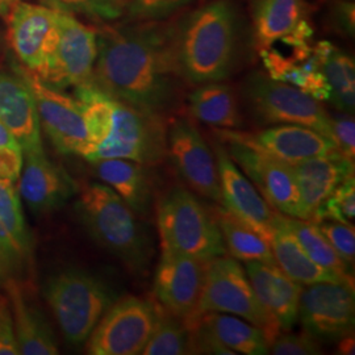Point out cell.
I'll use <instances>...</instances> for the list:
<instances>
[{
  "label": "cell",
  "mask_w": 355,
  "mask_h": 355,
  "mask_svg": "<svg viewBox=\"0 0 355 355\" xmlns=\"http://www.w3.org/2000/svg\"><path fill=\"white\" fill-rule=\"evenodd\" d=\"M292 168L299 192L297 218L311 221L331 192L346 178L354 175V161L337 150L330 155L293 164Z\"/></svg>",
  "instance_id": "cell-21"
},
{
  "label": "cell",
  "mask_w": 355,
  "mask_h": 355,
  "mask_svg": "<svg viewBox=\"0 0 355 355\" xmlns=\"http://www.w3.org/2000/svg\"><path fill=\"white\" fill-rule=\"evenodd\" d=\"M280 223L290 229L293 236L297 239L305 253L309 258L324 268L331 270L340 275L353 278L352 267L349 266L337 252L331 248L328 240L324 237L318 224L309 220H302L280 214Z\"/></svg>",
  "instance_id": "cell-32"
},
{
  "label": "cell",
  "mask_w": 355,
  "mask_h": 355,
  "mask_svg": "<svg viewBox=\"0 0 355 355\" xmlns=\"http://www.w3.org/2000/svg\"><path fill=\"white\" fill-rule=\"evenodd\" d=\"M214 216L221 232L227 253L234 259L243 263L253 261L275 263L268 242L258 232L233 215L225 207H216Z\"/></svg>",
  "instance_id": "cell-30"
},
{
  "label": "cell",
  "mask_w": 355,
  "mask_h": 355,
  "mask_svg": "<svg viewBox=\"0 0 355 355\" xmlns=\"http://www.w3.org/2000/svg\"><path fill=\"white\" fill-rule=\"evenodd\" d=\"M96 177L139 216H148L154 202V179L150 166L124 158H104L89 162Z\"/></svg>",
  "instance_id": "cell-24"
},
{
  "label": "cell",
  "mask_w": 355,
  "mask_h": 355,
  "mask_svg": "<svg viewBox=\"0 0 355 355\" xmlns=\"http://www.w3.org/2000/svg\"><path fill=\"white\" fill-rule=\"evenodd\" d=\"M215 133L218 141H233L291 165L338 150L321 133L296 124H275L258 132L216 128Z\"/></svg>",
  "instance_id": "cell-15"
},
{
  "label": "cell",
  "mask_w": 355,
  "mask_h": 355,
  "mask_svg": "<svg viewBox=\"0 0 355 355\" xmlns=\"http://www.w3.org/2000/svg\"><path fill=\"white\" fill-rule=\"evenodd\" d=\"M167 157L191 190L221 205L215 153L189 119L167 125Z\"/></svg>",
  "instance_id": "cell-14"
},
{
  "label": "cell",
  "mask_w": 355,
  "mask_h": 355,
  "mask_svg": "<svg viewBox=\"0 0 355 355\" xmlns=\"http://www.w3.org/2000/svg\"><path fill=\"white\" fill-rule=\"evenodd\" d=\"M13 70L23 76L32 91L41 129H44L57 152L80 157L87 146V132L79 101L64 94V89L42 82L21 64H13Z\"/></svg>",
  "instance_id": "cell-11"
},
{
  "label": "cell",
  "mask_w": 355,
  "mask_h": 355,
  "mask_svg": "<svg viewBox=\"0 0 355 355\" xmlns=\"http://www.w3.org/2000/svg\"><path fill=\"white\" fill-rule=\"evenodd\" d=\"M270 353L275 355H318L324 352L318 340L303 330V333H279L270 343Z\"/></svg>",
  "instance_id": "cell-37"
},
{
  "label": "cell",
  "mask_w": 355,
  "mask_h": 355,
  "mask_svg": "<svg viewBox=\"0 0 355 355\" xmlns=\"http://www.w3.org/2000/svg\"><path fill=\"white\" fill-rule=\"evenodd\" d=\"M19 178V192L35 215L60 209L79 191L76 179L51 162L44 150L26 152Z\"/></svg>",
  "instance_id": "cell-20"
},
{
  "label": "cell",
  "mask_w": 355,
  "mask_h": 355,
  "mask_svg": "<svg viewBox=\"0 0 355 355\" xmlns=\"http://www.w3.org/2000/svg\"><path fill=\"white\" fill-rule=\"evenodd\" d=\"M318 225L331 248L353 268L355 261L354 225L337 221H321Z\"/></svg>",
  "instance_id": "cell-36"
},
{
  "label": "cell",
  "mask_w": 355,
  "mask_h": 355,
  "mask_svg": "<svg viewBox=\"0 0 355 355\" xmlns=\"http://www.w3.org/2000/svg\"><path fill=\"white\" fill-rule=\"evenodd\" d=\"M305 333L318 343H337L354 331V286L315 283L302 287L299 320Z\"/></svg>",
  "instance_id": "cell-12"
},
{
  "label": "cell",
  "mask_w": 355,
  "mask_h": 355,
  "mask_svg": "<svg viewBox=\"0 0 355 355\" xmlns=\"http://www.w3.org/2000/svg\"><path fill=\"white\" fill-rule=\"evenodd\" d=\"M312 55L316 58L329 85L328 102L343 114H353L355 107L354 60L329 41H320L312 46Z\"/></svg>",
  "instance_id": "cell-29"
},
{
  "label": "cell",
  "mask_w": 355,
  "mask_h": 355,
  "mask_svg": "<svg viewBox=\"0 0 355 355\" xmlns=\"http://www.w3.org/2000/svg\"><path fill=\"white\" fill-rule=\"evenodd\" d=\"M331 141L338 152L346 158L354 161L355 157V121L349 114L338 117H331Z\"/></svg>",
  "instance_id": "cell-38"
},
{
  "label": "cell",
  "mask_w": 355,
  "mask_h": 355,
  "mask_svg": "<svg viewBox=\"0 0 355 355\" xmlns=\"http://www.w3.org/2000/svg\"><path fill=\"white\" fill-rule=\"evenodd\" d=\"M157 305L127 296L119 297L89 334L87 353L91 355L142 354L152 336Z\"/></svg>",
  "instance_id": "cell-10"
},
{
  "label": "cell",
  "mask_w": 355,
  "mask_h": 355,
  "mask_svg": "<svg viewBox=\"0 0 355 355\" xmlns=\"http://www.w3.org/2000/svg\"><path fill=\"white\" fill-rule=\"evenodd\" d=\"M175 54L179 73L189 85L228 79L239 54V16L233 3L215 0L177 21Z\"/></svg>",
  "instance_id": "cell-2"
},
{
  "label": "cell",
  "mask_w": 355,
  "mask_h": 355,
  "mask_svg": "<svg viewBox=\"0 0 355 355\" xmlns=\"http://www.w3.org/2000/svg\"><path fill=\"white\" fill-rule=\"evenodd\" d=\"M157 223L162 250L202 261L227 255L215 216L191 191L175 186L157 204Z\"/></svg>",
  "instance_id": "cell-5"
},
{
  "label": "cell",
  "mask_w": 355,
  "mask_h": 355,
  "mask_svg": "<svg viewBox=\"0 0 355 355\" xmlns=\"http://www.w3.org/2000/svg\"><path fill=\"white\" fill-rule=\"evenodd\" d=\"M78 193L76 214L89 237L132 272L145 274L154 249L139 215L104 183H89Z\"/></svg>",
  "instance_id": "cell-3"
},
{
  "label": "cell",
  "mask_w": 355,
  "mask_h": 355,
  "mask_svg": "<svg viewBox=\"0 0 355 355\" xmlns=\"http://www.w3.org/2000/svg\"><path fill=\"white\" fill-rule=\"evenodd\" d=\"M20 354L15 337L12 311L7 293L0 290V355Z\"/></svg>",
  "instance_id": "cell-39"
},
{
  "label": "cell",
  "mask_w": 355,
  "mask_h": 355,
  "mask_svg": "<svg viewBox=\"0 0 355 355\" xmlns=\"http://www.w3.org/2000/svg\"><path fill=\"white\" fill-rule=\"evenodd\" d=\"M24 154L20 146H0V180L15 186L23 170Z\"/></svg>",
  "instance_id": "cell-41"
},
{
  "label": "cell",
  "mask_w": 355,
  "mask_h": 355,
  "mask_svg": "<svg viewBox=\"0 0 355 355\" xmlns=\"http://www.w3.org/2000/svg\"><path fill=\"white\" fill-rule=\"evenodd\" d=\"M167 125L165 116L139 110L112 98L110 132L85 159L91 162L124 158L150 167L161 165L167 157Z\"/></svg>",
  "instance_id": "cell-8"
},
{
  "label": "cell",
  "mask_w": 355,
  "mask_h": 355,
  "mask_svg": "<svg viewBox=\"0 0 355 355\" xmlns=\"http://www.w3.org/2000/svg\"><path fill=\"white\" fill-rule=\"evenodd\" d=\"M199 320L236 354H270V343L263 330L246 320L221 312H207Z\"/></svg>",
  "instance_id": "cell-31"
},
{
  "label": "cell",
  "mask_w": 355,
  "mask_h": 355,
  "mask_svg": "<svg viewBox=\"0 0 355 355\" xmlns=\"http://www.w3.org/2000/svg\"><path fill=\"white\" fill-rule=\"evenodd\" d=\"M91 83L139 110L170 116L182 104L175 54L177 21L133 19L101 24Z\"/></svg>",
  "instance_id": "cell-1"
},
{
  "label": "cell",
  "mask_w": 355,
  "mask_h": 355,
  "mask_svg": "<svg viewBox=\"0 0 355 355\" xmlns=\"http://www.w3.org/2000/svg\"><path fill=\"white\" fill-rule=\"evenodd\" d=\"M214 153L221 191V205L268 242L278 212L266 203L218 140L214 144Z\"/></svg>",
  "instance_id": "cell-19"
},
{
  "label": "cell",
  "mask_w": 355,
  "mask_h": 355,
  "mask_svg": "<svg viewBox=\"0 0 355 355\" xmlns=\"http://www.w3.org/2000/svg\"><path fill=\"white\" fill-rule=\"evenodd\" d=\"M220 142L274 211L297 218L299 192L291 164L233 141Z\"/></svg>",
  "instance_id": "cell-16"
},
{
  "label": "cell",
  "mask_w": 355,
  "mask_h": 355,
  "mask_svg": "<svg viewBox=\"0 0 355 355\" xmlns=\"http://www.w3.org/2000/svg\"><path fill=\"white\" fill-rule=\"evenodd\" d=\"M331 26L346 37H354V0H334L329 11Z\"/></svg>",
  "instance_id": "cell-40"
},
{
  "label": "cell",
  "mask_w": 355,
  "mask_h": 355,
  "mask_svg": "<svg viewBox=\"0 0 355 355\" xmlns=\"http://www.w3.org/2000/svg\"><path fill=\"white\" fill-rule=\"evenodd\" d=\"M279 216L278 214L275 218L268 245L275 263L287 277L302 286L315 283H347L354 286V278L343 277L313 262L291 230L280 223Z\"/></svg>",
  "instance_id": "cell-26"
},
{
  "label": "cell",
  "mask_w": 355,
  "mask_h": 355,
  "mask_svg": "<svg viewBox=\"0 0 355 355\" xmlns=\"http://www.w3.org/2000/svg\"><path fill=\"white\" fill-rule=\"evenodd\" d=\"M20 0H0V16L7 19L10 13L12 11L13 7L19 3Z\"/></svg>",
  "instance_id": "cell-44"
},
{
  "label": "cell",
  "mask_w": 355,
  "mask_h": 355,
  "mask_svg": "<svg viewBox=\"0 0 355 355\" xmlns=\"http://www.w3.org/2000/svg\"><path fill=\"white\" fill-rule=\"evenodd\" d=\"M245 271L258 302L282 330H291L299 320L302 284L287 277L277 263L246 262Z\"/></svg>",
  "instance_id": "cell-23"
},
{
  "label": "cell",
  "mask_w": 355,
  "mask_h": 355,
  "mask_svg": "<svg viewBox=\"0 0 355 355\" xmlns=\"http://www.w3.org/2000/svg\"><path fill=\"white\" fill-rule=\"evenodd\" d=\"M306 0H252L255 45L263 51L306 23Z\"/></svg>",
  "instance_id": "cell-27"
},
{
  "label": "cell",
  "mask_w": 355,
  "mask_h": 355,
  "mask_svg": "<svg viewBox=\"0 0 355 355\" xmlns=\"http://www.w3.org/2000/svg\"><path fill=\"white\" fill-rule=\"evenodd\" d=\"M355 217L354 175L346 178L343 183L331 192L329 198L318 209L311 221H337L353 224Z\"/></svg>",
  "instance_id": "cell-35"
},
{
  "label": "cell",
  "mask_w": 355,
  "mask_h": 355,
  "mask_svg": "<svg viewBox=\"0 0 355 355\" xmlns=\"http://www.w3.org/2000/svg\"><path fill=\"white\" fill-rule=\"evenodd\" d=\"M0 123L19 141L23 153L44 150L35 96L16 71L0 70Z\"/></svg>",
  "instance_id": "cell-22"
},
{
  "label": "cell",
  "mask_w": 355,
  "mask_h": 355,
  "mask_svg": "<svg viewBox=\"0 0 355 355\" xmlns=\"http://www.w3.org/2000/svg\"><path fill=\"white\" fill-rule=\"evenodd\" d=\"M337 354L341 355H354L355 354V338L354 334L350 333L347 336L338 340V346H337Z\"/></svg>",
  "instance_id": "cell-42"
},
{
  "label": "cell",
  "mask_w": 355,
  "mask_h": 355,
  "mask_svg": "<svg viewBox=\"0 0 355 355\" xmlns=\"http://www.w3.org/2000/svg\"><path fill=\"white\" fill-rule=\"evenodd\" d=\"M10 42L20 64L38 76L51 55L58 31V12L20 0L7 17Z\"/></svg>",
  "instance_id": "cell-18"
},
{
  "label": "cell",
  "mask_w": 355,
  "mask_h": 355,
  "mask_svg": "<svg viewBox=\"0 0 355 355\" xmlns=\"http://www.w3.org/2000/svg\"><path fill=\"white\" fill-rule=\"evenodd\" d=\"M98 55V31L76 16L58 12V31L51 55L38 78L64 89L87 85Z\"/></svg>",
  "instance_id": "cell-9"
},
{
  "label": "cell",
  "mask_w": 355,
  "mask_h": 355,
  "mask_svg": "<svg viewBox=\"0 0 355 355\" xmlns=\"http://www.w3.org/2000/svg\"><path fill=\"white\" fill-rule=\"evenodd\" d=\"M35 240L15 186L0 180V290L11 283L31 284Z\"/></svg>",
  "instance_id": "cell-13"
},
{
  "label": "cell",
  "mask_w": 355,
  "mask_h": 355,
  "mask_svg": "<svg viewBox=\"0 0 355 355\" xmlns=\"http://www.w3.org/2000/svg\"><path fill=\"white\" fill-rule=\"evenodd\" d=\"M241 99L248 112L262 125H303L331 141V116L320 101L295 86L253 71L242 82Z\"/></svg>",
  "instance_id": "cell-6"
},
{
  "label": "cell",
  "mask_w": 355,
  "mask_h": 355,
  "mask_svg": "<svg viewBox=\"0 0 355 355\" xmlns=\"http://www.w3.org/2000/svg\"><path fill=\"white\" fill-rule=\"evenodd\" d=\"M0 146H20L12 133L0 123ZM21 148V146H20Z\"/></svg>",
  "instance_id": "cell-43"
},
{
  "label": "cell",
  "mask_w": 355,
  "mask_h": 355,
  "mask_svg": "<svg viewBox=\"0 0 355 355\" xmlns=\"http://www.w3.org/2000/svg\"><path fill=\"white\" fill-rule=\"evenodd\" d=\"M191 116L202 123L220 129L243 127L240 101L227 83L212 82L199 85L187 96Z\"/></svg>",
  "instance_id": "cell-28"
},
{
  "label": "cell",
  "mask_w": 355,
  "mask_h": 355,
  "mask_svg": "<svg viewBox=\"0 0 355 355\" xmlns=\"http://www.w3.org/2000/svg\"><path fill=\"white\" fill-rule=\"evenodd\" d=\"M205 263L193 257L162 250L154 275V295L167 312L190 325L203 291Z\"/></svg>",
  "instance_id": "cell-17"
},
{
  "label": "cell",
  "mask_w": 355,
  "mask_h": 355,
  "mask_svg": "<svg viewBox=\"0 0 355 355\" xmlns=\"http://www.w3.org/2000/svg\"><path fill=\"white\" fill-rule=\"evenodd\" d=\"M207 312L229 313L249 321L263 330L268 343L282 331L258 302L245 268L233 257L220 255L207 261L202 296L195 318L187 327Z\"/></svg>",
  "instance_id": "cell-7"
},
{
  "label": "cell",
  "mask_w": 355,
  "mask_h": 355,
  "mask_svg": "<svg viewBox=\"0 0 355 355\" xmlns=\"http://www.w3.org/2000/svg\"><path fill=\"white\" fill-rule=\"evenodd\" d=\"M145 355L190 354V329L165 308L157 306L152 336L142 350Z\"/></svg>",
  "instance_id": "cell-33"
},
{
  "label": "cell",
  "mask_w": 355,
  "mask_h": 355,
  "mask_svg": "<svg viewBox=\"0 0 355 355\" xmlns=\"http://www.w3.org/2000/svg\"><path fill=\"white\" fill-rule=\"evenodd\" d=\"M3 291L7 293L11 305L15 337L20 354H58V343L51 322L37 305L26 297V284L15 282Z\"/></svg>",
  "instance_id": "cell-25"
},
{
  "label": "cell",
  "mask_w": 355,
  "mask_h": 355,
  "mask_svg": "<svg viewBox=\"0 0 355 355\" xmlns=\"http://www.w3.org/2000/svg\"><path fill=\"white\" fill-rule=\"evenodd\" d=\"M57 12L110 24L125 17L133 0H36Z\"/></svg>",
  "instance_id": "cell-34"
},
{
  "label": "cell",
  "mask_w": 355,
  "mask_h": 355,
  "mask_svg": "<svg viewBox=\"0 0 355 355\" xmlns=\"http://www.w3.org/2000/svg\"><path fill=\"white\" fill-rule=\"evenodd\" d=\"M42 295L64 340L80 346L108 308L119 299V293L105 280L87 270L69 267L48 277Z\"/></svg>",
  "instance_id": "cell-4"
}]
</instances>
